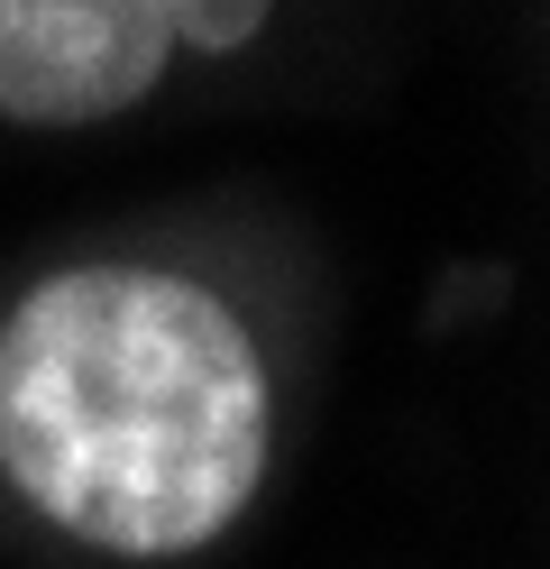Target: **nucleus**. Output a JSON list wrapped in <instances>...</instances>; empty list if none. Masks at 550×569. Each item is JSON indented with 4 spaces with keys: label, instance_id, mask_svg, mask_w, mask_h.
<instances>
[{
    "label": "nucleus",
    "instance_id": "nucleus-1",
    "mask_svg": "<svg viewBox=\"0 0 550 569\" xmlns=\"http://www.w3.org/2000/svg\"><path fill=\"white\" fill-rule=\"evenodd\" d=\"M276 450L267 349L220 284L138 258L37 276L0 312V478L101 560L230 532Z\"/></svg>",
    "mask_w": 550,
    "mask_h": 569
},
{
    "label": "nucleus",
    "instance_id": "nucleus-2",
    "mask_svg": "<svg viewBox=\"0 0 550 569\" xmlns=\"http://www.w3.org/2000/svg\"><path fill=\"white\" fill-rule=\"evenodd\" d=\"M276 0H0V120L92 129L166 83L174 47L239 56Z\"/></svg>",
    "mask_w": 550,
    "mask_h": 569
}]
</instances>
